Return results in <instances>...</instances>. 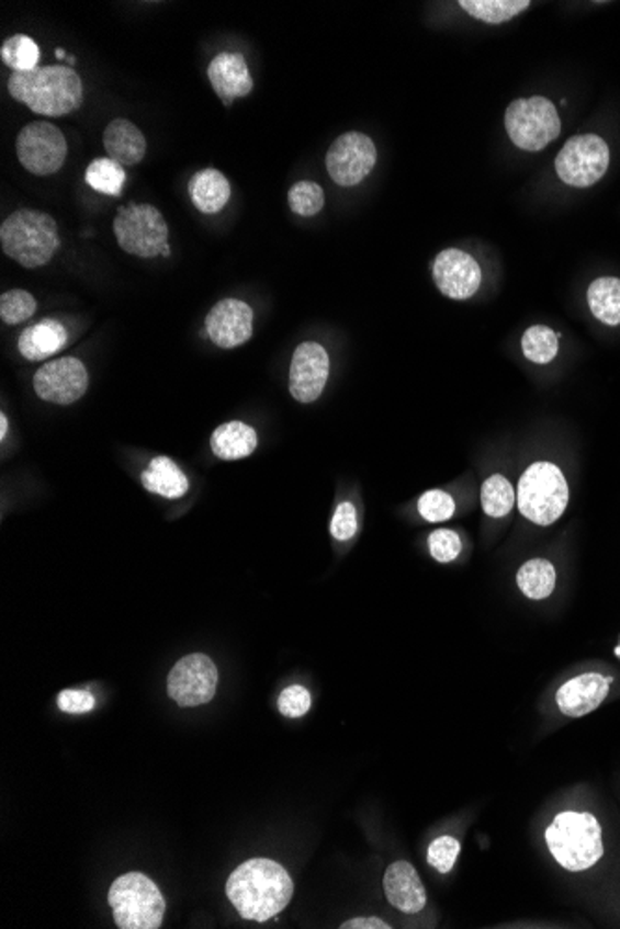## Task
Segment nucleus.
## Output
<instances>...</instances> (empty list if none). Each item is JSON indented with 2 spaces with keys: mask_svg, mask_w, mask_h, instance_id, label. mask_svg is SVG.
<instances>
[{
  "mask_svg": "<svg viewBox=\"0 0 620 929\" xmlns=\"http://www.w3.org/2000/svg\"><path fill=\"white\" fill-rule=\"evenodd\" d=\"M227 896L241 918L266 922L289 906L294 882L275 861L249 859L230 874Z\"/></svg>",
  "mask_w": 620,
  "mask_h": 929,
  "instance_id": "f257e3e1",
  "label": "nucleus"
},
{
  "mask_svg": "<svg viewBox=\"0 0 620 929\" xmlns=\"http://www.w3.org/2000/svg\"><path fill=\"white\" fill-rule=\"evenodd\" d=\"M8 91L34 114L47 117L72 114L84 101L82 79L69 66H40L32 71L12 72Z\"/></svg>",
  "mask_w": 620,
  "mask_h": 929,
  "instance_id": "f03ea898",
  "label": "nucleus"
},
{
  "mask_svg": "<svg viewBox=\"0 0 620 929\" xmlns=\"http://www.w3.org/2000/svg\"><path fill=\"white\" fill-rule=\"evenodd\" d=\"M552 858L561 869L585 872L602 859V828L590 813L563 811L544 831Z\"/></svg>",
  "mask_w": 620,
  "mask_h": 929,
  "instance_id": "7ed1b4c3",
  "label": "nucleus"
},
{
  "mask_svg": "<svg viewBox=\"0 0 620 929\" xmlns=\"http://www.w3.org/2000/svg\"><path fill=\"white\" fill-rule=\"evenodd\" d=\"M0 246L8 258L26 270L42 268L60 249L58 227L47 212L21 208L2 222Z\"/></svg>",
  "mask_w": 620,
  "mask_h": 929,
  "instance_id": "20e7f679",
  "label": "nucleus"
},
{
  "mask_svg": "<svg viewBox=\"0 0 620 929\" xmlns=\"http://www.w3.org/2000/svg\"><path fill=\"white\" fill-rule=\"evenodd\" d=\"M520 514L537 525L557 522L568 505V485L561 469L550 462H536L518 483Z\"/></svg>",
  "mask_w": 620,
  "mask_h": 929,
  "instance_id": "39448f33",
  "label": "nucleus"
},
{
  "mask_svg": "<svg viewBox=\"0 0 620 929\" xmlns=\"http://www.w3.org/2000/svg\"><path fill=\"white\" fill-rule=\"evenodd\" d=\"M115 926L121 929H157L162 926L166 902L157 885L139 872L117 877L109 893Z\"/></svg>",
  "mask_w": 620,
  "mask_h": 929,
  "instance_id": "423d86ee",
  "label": "nucleus"
},
{
  "mask_svg": "<svg viewBox=\"0 0 620 929\" xmlns=\"http://www.w3.org/2000/svg\"><path fill=\"white\" fill-rule=\"evenodd\" d=\"M115 240L123 251L139 258L169 257L168 223L153 204L120 206L114 217Z\"/></svg>",
  "mask_w": 620,
  "mask_h": 929,
  "instance_id": "0eeeda50",
  "label": "nucleus"
},
{
  "mask_svg": "<svg viewBox=\"0 0 620 929\" xmlns=\"http://www.w3.org/2000/svg\"><path fill=\"white\" fill-rule=\"evenodd\" d=\"M506 131L518 149L539 152L560 136V114L546 97L517 99L507 109Z\"/></svg>",
  "mask_w": 620,
  "mask_h": 929,
  "instance_id": "6e6552de",
  "label": "nucleus"
},
{
  "mask_svg": "<svg viewBox=\"0 0 620 929\" xmlns=\"http://www.w3.org/2000/svg\"><path fill=\"white\" fill-rule=\"evenodd\" d=\"M609 168V147L597 134L574 136L555 158V173L573 188H589L602 179Z\"/></svg>",
  "mask_w": 620,
  "mask_h": 929,
  "instance_id": "1a4fd4ad",
  "label": "nucleus"
},
{
  "mask_svg": "<svg viewBox=\"0 0 620 929\" xmlns=\"http://www.w3.org/2000/svg\"><path fill=\"white\" fill-rule=\"evenodd\" d=\"M18 158L29 173L37 177L58 173L67 158V139L58 126L34 121L21 128Z\"/></svg>",
  "mask_w": 620,
  "mask_h": 929,
  "instance_id": "9d476101",
  "label": "nucleus"
},
{
  "mask_svg": "<svg viewBox=\"0 0 620 929\" xmlns=\"http://www.w3.org/2000/svg\"><path fill=\"white\" fill-rule=\"evenodd\" d=\"M377 162V149L372 139L362 133H346L332 141L327 150L326 168L338 186L361 184L372 173Z\"/></svg>",
  "mask_w": 620,
  "mask_h": 929,
  "instance_id": "9b49d317",
  "label": "nucleus"
},
{
  "mask_svg": "<svg viewBox=\"0 0 620 929\" xmlns=\"http://www.w3.org/2000/svg\"><path fill=\"white\" fill-rule=\"evenodd\" d=\"M217 689V668L206 655H188L169 672L168 692L181 707L211 702Z\"/></svg>",
  "mask_w": 620,
  "mask_h": 929,
  "instance_id": "f8f14e48",
  "label": "nucleus"
},
{
  "mask_svg": "<svg viewBox=\"0 0 620 929\" xmlns=\"http://www.w3.org/2000/svg\"><path fill=\"white\" fill-rule=\"evenodd\" d=\"M90 384L88 370L79 359H58L40 367L34 377V390L43 401L60 407L79 401Z\"/></svg>",
  "mask_w": 620,
  "mask_h": 929,
  "instance_id": "ddd939ff",
  "label": "nucleus"
},
{
  "mask_svg": "<svg viewBox=\"0 0 620 929\" xmlns=\"http://www.w3.org/2000/svg\"><path fill=\"white\" fill-rule=\"evenodd\" d=\"M433 279L440 294L446 297L470 299L482 286V268L469 252L452 247L435 258Z\"/></svg>",
  "mask_w": 620,
  "mask_h": 929,
  "instance_id": "4468645a",
  "label": "nucleus"
},
{
  "mask_svg": "<svg viewBox=\"0 0 620 929\" xmlns=\"http://www.w3.org/2000/svg\"><path fill=\"white\" fill-rule=\"evenodd\" d=\"M329 378V354L316 342L297 345L290 362V394L295 401L314 403Z\"/></svg>",
  "mask_w": 620,
  "mask_h": 929,
  "instance_id": "2eb2a0df",
  "label": "nucleus"
},
{
  "mask_svg": "<svg viewBox=\"0 0 620 929\" xmlns=\"http://www.w3.org/2000/svg\"><path fill=\"white\" fill-rule=\"evenodd\" d=\"M205 329L217 348H240L253 337V308L240 299L219 301L206 316Z\"/></svg>",
  "mask_w": 620,
  "mask_h": 929,
  "instance_id": "dca6fc26",
  "label": "nucleus"
},
{
  "mask_svg": "<svg viewBox=\"0 0 620 929\" xmlns=\"http://www.w3.org/2000/svg\"><path fill=\"white\" fill-rule=\"evenodd\" d=\"M611 681L613 679L595 672L568 679L555 694L557 709L568 718H582L585 714L597 711L608 698Z\"/></svg>",
  "mask_w": 620,
  "mask_h": 929,
  "instance_id": "f3484780",
  "label": "nucleus"
},
{
  "mask_svg": "<svg viewBox=\"0 0 620 929\" xmlns=\"http://www.w3.org/2000/svg\"><path fill=\"white\" fill-rule=\"evenodd\" d=\"M208 80L225 106L253 91V79L240 53H219L208 66Z\"/></svg>",
  "mask_w": 620,
  "mask_h": 929,
  "instance_id": "a211bd4d",
  "label": "nucleus"
},
{
  "mask_svg": "<svg viewBox=\"0 0 620 929\" xmlns=\"http://www.w3.org/2000/svg\"><path fill=\"white\" fill-rule=\"evenodd\" d=\"M383 885H385L386 899L398 911L415 915V913H420L428 904V893L424 888L420 875L416 872L415 866L407 861L392 863L386 869Z\"/></svg>",
  "mask_w": 620,
  "mask_h": 929,
  "instance_id": "6ab92c4d",
  "label": "nucleus"
},
{
  "mask_svg": "<svg viewBox=\"0 0 620 929\" xmlns=\"http://www.w3.org/2000/svg\"><path fill=\"white\" fill-rule=\"evenodd\" d=\"M103 145L110 158L123 168L138 166L147 152V139L138 126L128 120H114L106 126Z\"/></svg>",
  "mask_w": 620,
  "mask_h": 929,
  "instance_id": "aec40b11",
  "label": "nucleus"
},
{
  "mask_svg": "<svg viewBox=\"0 0 620 929\" xmlns=\"http://www.w3.org/2000/svg\"><path fill=\"white\" fill-rule=\"evenodd\" d=\"M230 190L227 177L214 168L201 169L188 182V195L193 206L203 214H219L229 203Z\"/></svg>",
  "mask_w": 620,
  "mask_h": 929,
  "instance_id": "412c9836",
  "label": "nucleus"
},
{
  "mask_svg": "<svg viewBox=\"0 0 620 929\" xmlns=\"http://www.w3.org/2000/svg\"><path fill=\"white\" fill-rule=\"evenodd\" d=\"M67 330L56 319H42L19 337V353L31 362H42L66 348Z\"/></svg>",
  "mask_w": 620,
  "mask_h": 929,
  "instance_id": "4be33fe9",
  "label": "nucleus"
},
{
  "mask_svg": "<svg viewBox=\"0 0 620 929\" xmlns=\"http://www.w3.org/2000/svg\"><path fill=\"white\" fill-rule=\"evenodd\" d=\"M211 447L222 461L246 458L257 450V432L244 421H229L212 432Z\"/></svg>",
  "mask_w": 620,
  "mask_h": 929,
  "instance_id": "5701e85b",
  "label": "nucleus"
},
{
  "mask_svg": "<svg viewBox=\"0 0 620 929\" xmlns=\"http://www.w3.org/2000/svg\"><path fill=\"white\" fill-rule=\"evenodd\" d=\"M145 490L168 499H179L190 490V480L176 462L168 456L153 458L149 468L142 474Z\"/></svg>",
  "mask_w": 620,
  "mask_h": 929,
  "instance_id": "b1692460",
  "label": "nucleus"
},
{
  "mask_svg": "<svg viewBox=\"0 0 620 929\" xmlns=\"http://www.w3.org/2000/svg\"><path fill=\"white\" fill-rule=\"evenodd\" d=\"M590 313L602 324L620 325V279L600 276L587 290Z\"/></svg>",
  "mask_w": 620,
  "mask_h": 929,
  "instance_id": "393cba45",
  "label": "nucleus"
},
{
  "mask_svg": "<svg viewBox=\"0 0 620 929\" xmlns=\"http://www.w3.org/2000/svg\"><path fill=\"white\" fill-rule=\"evenodd\" d=\"M517 585L526 598L546 600L555 588L554 564L546 558H531L518 570Z\"/></svg>",
  "mask_w": 620,
  "mask_h": 929,
  "instance_id": "a878e982",
  "label": "nucleus"
},
{
  "mask_svg": "<svg viewBox=\"0 0 620 929\" xmlns=\"http://www.w3.org/2000/svg\"><path fill=\"white\" fill-rule=\"evenodd\" d=\"M459 7L470 18L488 24H501L530 8L528 0H461Z\"/></svg>",
  "mask_w": 620,
  "mask_h": 929,
  "instance_id": "bb28decb",
  "label": "nucleus"
},
{
  "mask_svg": "<svg viewBox=\"0 0 620 929\" xmlns=\"http://www.w3.org/2000/svg\"><path fill=\"white\" fill-rule=\"evenodd\" d=\"M86 184L109 197H120L127 182V173L121 163L112 158H95L86 169Z\"/></svg>",
  "mask_w": 620,
  "mask_h": 929,
  "instance_id": "cd10ccee",
  "label": "nucleus"
},
{
  "mask_svg": "<svg viewBox=\"0 0 620 929\" xmlns=\"http://www.w3.org/2000/svg\"><path fill=\"white\" fill-rule=\"evenodd\" d=\"M0 58L7 64L13 72L32 71L36 69L42 58V50L31 36L18 34V36L8 37L7 42L0 47Z\"/></svg>",
  "mask_w": 620,
  "mask_h": 929,
  "instance_id": "c85d7f7f",
  "label": "nucleus"
},
{
  "mask_svg": "<svg viewBox=\"0 0 620 929\" xmlns=\"http://www.w3.org/2000/svg\"><path fill=\"white\" fill-rule=\"evenodd\" d=\"M515 490L504 475L488 477L482 486V505L485 514L491 518H504L515 507Z\"/></svg>",
  "mask_w": 620,
  "mask_h": 929,
  "instance_id": "c756f323",
  "label": "nucleus"
},
{
  "mask_svg": "<svg viewBox=\"0 0 620 929\" xmlns=\"http://www.w3.org/2000/svg\"><path fill=\"white\" fill-rule=\"evenodd\" d=\"M557 351H560V340L554 330L544 325H536L526 330L522 337V353L530 362L549 364L555 359Z\"/></svg>",
  "mask_w": 620,
  "mask_h": 929,
  "instance_id": "7c9ffc66",
  "label": "nucleus"
},
{
  "mask_svg": "<svg viewBox=\"0 0 620 929\" xmlns=\"http://www.w3.org/2000/svg\"><path fill=\"white\" fill-rule=\"evenodd\" d=\"M290 211L302 217H313L324 211L326 206V195L324 188L311 182V180H302L294 186L290 188L289 192Z\"/></svg>",
  "mask_w": 620,
  "mask_h": 929,
  "instance_id": "2f4dec72",
  "label": "nucleus"
},
{
  "mask_svg": "<svg viewBox=\"0 0 620 929\" xmlns=\"http://www.w3.org/2000/svg\"><path fill=\"white\" fill-rule=\"evenodd\" d=\"M37 303L24 290H10L0 297V318L7 325H19L36 314Z\"/></svg>",
  "mask_w": 620,
  "mask_h": 929,
  "instance_id": "473e14b6",
  "label": "nucleus"
},
{
  "mask_svg": "<svg viewBox=\"0 0 620 929\" xmlns=\"http://www.w3.org/2000/svg\"><path fill=\"white\" fill-rule=\"evenodd\" d=\"M461 853V842L452 835H442L429 845L428 863L440 874L452 872Z\"/></svg>",
  "mask_w": 620,
  "mask_h": 929,
  "instance_id": "72a5a7b5",
  "label": "nucleus"
},
{
  "mask_svg": "<svg viewBox=\"0 0 620 929\" xmlns=\"http://www.w3.org/2000/svg\"><path fill=\"white\" fill-rule=\"evenodd\" d=\"M418 510H420L421 518L428 520V522H446L455 514V501L450 494L442 492V490H429V492L421 494Z\"/></svg>",
  "mask_w": 620,
  "mask_h": 929,
  "instance_id": "f704fd0d",
  "label": "nucleus"
},
{
  "mask_svg": "<svg viewBox=\"0 0 620 929\" xmlns=\"http://www.w3.org/2000/svg\"><path fill=\"white\" fill-rule=\"evenodd\" d=\"M461 550L463 546H461L459 534L450 529H437L429 536V552L439 563H452L461 555Z\"/></svg>",
  "mask_w": 620,
  "mask_h": 929,
  "instance_id": "c9c22d12",
  "label": "nucleus"
},
{
  "mask_svg": "<svg viewBox=\"0 0 620 929\" xmlns=\"http://www.w3.org/2000/svg\"><path fill=\"white\" fill-rule=\"evenodd\" d=\"M278 705L281 714H284L286 718H302L308 713L313 700H311V692L305 687L294 684V687H289L281 692Z\"/></svg>",
  "mask_w": 620,
  "mask_h": 929,
  "instance_id": "e433bc0d",
  "label": "nucleus"
},
{
  "mask_svg": "<svg viewBox=\"0 0 620 929\" xmlns=\"http://www.w3.org/2000/svg\"><path fill=\"white\" fill-rule=\"evenodd\" d=\"M357 510L353 505L340 503L335 510V514H332L331 520V534L335 539L340 540V542H346V540H351L356 536L357 533Z\"/></svg>",
  "mask_w": 620,
  "mask_h": 929,
  "instance_id": "4c0bfd02",
  "label": "nucleus"
},
{
  "mask_svg": "<svg viewBox=\"0 0 620 929\" xmlns=\"http://www.w3.org/2000/svg\"><path fill=\"white\" fill-rule=\"evenodd\" d=\"M58 707L64 713L82 714L95 707V698L88 690H64L58 695Z\"/></svg>",
  "mask_w": 620,
  "mask_h": 929,
  "instance_id": "58836bf2",
  "label": "nucleus"
},
{
  "mask_svg": "<svg viewBox=\"0 0 620 929\" xmlns=\"http://www.w3.org/2000/svg\"><path fill=\"white\" fill-rule=\"evenodd\" d=\"M342 929H391L392 926L385 920L375 917L351 918L340 926Z\"/></svg>",
  "mask_w": 620,
  "mask_h": 929,
  "instance_id": "ea45409f",
  "label": "nucleus"
},
{
  "mask_svg": "<svg viewBox=\"0 0 620 929\" xmlns=\"http://www.w3.org/2000/svg\"><path fill=\"white\" fill-rule=\"evenodd\" d=\"M7 432H8V420H7V416L2 415V416H0V438H2V440H4V438H7Z\"/></svg>",
  "mask_w": 620,
  "mask_h": 929,
  "instance_id": "a19ab883",
  "label": "nucleus"
},
{
  "mask_svg": "<svg viewBox=\"0 0 620 929\" xmlns=\"http://www.w3.org/2000/svg\"><path fill=\"white\" fill-rule=\"evenodd\" d=\"M56 58H58V60H64V58H66V53H64V48H56Z\"/></svg>",
  "mask_w": 620,
  "mask_h": 929,
  "instance_id": "79ce46f5",
  "label": "nucleus"
},
{
  "mask_svg": "<svg viewBox=\"0 0 620 929\" xmlns=\"http://www.w3.org/2000/svg\"><path fill=\"white\" fill-rule=\"evenodd\" d=\"M67 64H69V66H75V64H77V58H75V56H67Z\"/></svg>",
  "mask_w": 620,
  "mask_h": 929,
  "instance_id": "37998d69",
  "label": "nucleus"
},
{
  "mask_svg": "<svg viewBox=\"0 0 620 929\" xmlns=\"http://www.w3.org/2000/svg\"><path fill=\"white\" fill-rule=\"evenodd\" d=\"M615 654L619 655V657H620V644H619V646H617V649H615Z\"/></svg>",
  "mask_w": 620,
  "mask_h": 929,
  "instance_id": "c03bdc74",
  "label": "nucleus"
}]
</instances>
